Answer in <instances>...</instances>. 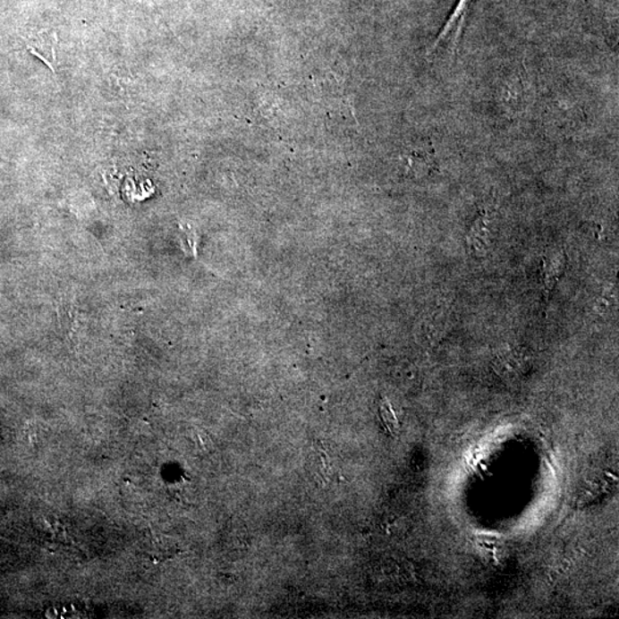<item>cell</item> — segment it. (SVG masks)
Returning a JSON list of instances; mask_svg holds the SVG:
<instances>
[{
  "label": "cell",
  "instance_id": "obj_1",
  "mask_svg": "<svg viewBox=\"0 0 619 619\" xmlns=\"http://www.w3.org/2000/svg\"><path fill=\"white\" fill-rule=\"evenodd\" d=\"M472 2L474 0H459L457 7L451 14L450 19L447 20L441 34L428 50V55H434L444 51L455 52L458 50Z\"/></svg>",
  "mask_w": 619,
  "mask_h": 619
},
{
  "label": "cell",
  "instance_id": "obj_2",
  "mask_svg": "<svg viewBox=\"0 0 619 619\" xmlns=\"http://www.w3.org/2000/svg\"><path fill=\"white\" fill-rule=\"evenodd\" d=\"M531 354L528 350L517 345H506L499 350L495 358V369L505 377L521 376L530 364Z\"/></svg>",
  "mask_w": 619,
  "mask_h": 619
},
{
  "label": "cell",
  "instance_id": "obj_3",
  "mask_svg": "<svg viewBox=\"0 0 619 619\" xmlns=\"http://www.w3.org/2000/svg\"><path fill=\"white\" fill-rule=\"evenodd\" d=\"M56 47H58V38L55 32L45 30L39 34L32 36L28 40V50L43 61L52 72L55 71Z\"/></svg>",
  "mask_w": 619,
  "mask_h": 619
},
{
  "label": "cell",
  "instance_id": "obj_4",
  "mask_svg": "<svg viewBox=\"0 0 619 619\" xmlns=\"http://www.w3.org/2000/svg\"><path fill=\"white\" fill-rule=\"evenodd\" d=\"M492 215L488 209L479 214V218L472 224L468 242L471 247L476 251L486 250L491 239Z\"/></svg>",
  "mask_w": 619,
  "mask_h": 619
},
{
  "label": "cell",
  "instance_id": "obj_5",
  "mask_svg": "<svg viewBox=\"0 0 619 619\" xmlns=\"http://www.w3.org/2000/svg\"><path fill=\"white\" fill-rule=\"evenodd\" d=\"M564 267V256L556 252V254H551L545 256L543 260V268H541V273H543V281L546 289L551 291L556 281L559 280L562 271Z\"/></svg>",
  "mask_w": 619,
  "mask_h": 619
},
{
  "label": "cell",
  "instance_id": "obj_6",
  "mask_svg": "<svg viewBox=\"0 0 619 619\" xmlns=\"http://www.w3.org/2000/svg\"><path fill=\"white\" fill-rule=\"evenodd\" d=\"M146 549H148L146 552L149 554V556L152 557V559L165 560L173 556L174 546L173 541L166 538L165 536H153L152 538L148 540Z\"/></svg>",
  "mask_w": 619,
  "mask_h": 619
},
{
  "label": "cell",
  "instance_id": "obj_7",
  "mask_svg": "<svg viewBox=\"0 0 619 619\" xmlns=\"http://www.w3.org/2000/svg\"><path fill=\"white\" fill-rule=\"evenodd\" d=\"M380 414L382 420H384L386 423V428H388L389 430L394 431V428L397 426V420L396 417H394L393 410H391L388 401H384L381 403Z\"/></svg>",
  "mask_w": 619,
  "mask_h": 619
}]
</instances>
